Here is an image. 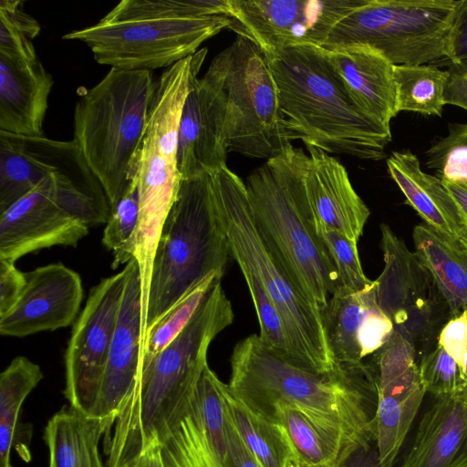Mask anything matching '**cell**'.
I'll return each mask as SVG.
<instances>
[{
  "mask_svg": "<svg viewBox=\"0 0 467 467\" xmlns=\"http://www.w3.org/2000/svg\"><path fill=\"white\" fill-rule=\"evenodd\" d=\"M230 365V392L255 410L265 413L275 403L284 402L343 431L361 448H371L378 401L372 367L317 374L284 359L255 334L235 344Z\"/></svg>",
  "mask_w": 467,
  "mask_h": 467,
  "instance_id": "6da1fadb",
  "label": "cell"
},
{
  "mask_svg": "<svg viewBox=\"0 0 467 467\" xmlns=\"http://www.w3.org/2000/svg\"><path fill=\"white\" fill-rule=\"evenodd\" d=\"M231 23L227 0H122L95 25L62 38L84 43L110 68L151 71L195 54Z\"/></svg>",
  "mask_w": 467,
  "mask_h": 467,
  "instance_id": "7a4b0ae2",
  "label": "cell"
},
{
  "mask_svg": "<svg viewBox=\"0 0 467 467\" xmlns=\"http://www.w3.org/2000/svg\"><path fill=\"white\" fill-rule=\"evenodd\" d=\"M295 140L327 153L361 160L386 157L390 128L365 115L335 75L322 47L301 46L266 56Z\"/></svg>",
  "mask_w": 467,
  "mask_h": 467,
  "instance_id": "3957f363",
  "label": "cell"
},
{
  "mask_svg": "<svg viewBox=\"0 0 467 467\" xmlns=\"http://www.w3.org/2000/svg\"><path fill=\"white\" fill-rule=\"evenodd\" d=\"M210 186L231 256L243 275L257 280L276 306L294 364L321 375L346 372L330 349L323 314L296 287L258 232L245 182L225 165L210 174Z\"/></svg>",
  "mask_w": 467,
  "mask_h": 467,
  "instance_id": "277c9868",
  "label": "cell"
},
{
  "mask_svg": "<svg viewBox=\"0 0 467 467\" xmlns=\"http://www.w3.org/2000/svg\"><path fill=\"white\" fill-rule=\"evenodd\" d=\"M308 154L293 145L246 178L255 224L296 287L323 316L339 288L334 265L306 221L302 203Z\"/></svg>",
  "mask_w": 467,
  "mask_h": 467,
  "instance_id": "5b68a950",
  "label": "cell"
},
{
  "mask_svg": "<svg viewBox=\"0 0 467 467\" xmlns=\"http://www.w3.org/2000/svg\"><path fill=\"white\" fill-rule=\"evenodd\" d=\"M157 81L149 70L110 68L90 88H79L74 138L112 209L136 175Z\"/></svg>",
  "mask_w": 467,
  "mask_h": 467,
  "instance_id": "8992f818",
  "label": "cell"
},
{
  "mask_svg": "<svg viewBox=\"0 0 467 467\" xmlns=\"http://www.w3.org/2000/svg\"><path fill=\"white\" fill-rule=\"evenodd\" d=\"M230 256L210 175L182 180L154 256L141 323L142 348L149 328L208 276H223Z\"/></svg>",
  "mask_w": 467,
  "mask_h": 467,
  "instance_id": "52a82bcc",
  "label": "cell"
},
{
  "mask_svg": "<svg viewBox=\"0 0 467 467\" xmlns=\"http://www.w3.org/2000/svg\"><path fill=\"white\" fill-rule=\"evenodd\" d=\"M206 54L203 47L177 62L156 84L136 166L139 220L134 244L142 275L151 273L162 227L182 183L178 165L180 121Z\"/></svg>",
  "mask_w": 467,
  "mask_h": 467,
  "instance_id": "ba28073f",
  "label": "cell"
},
{
  "mask_svg": "<svg viewBox=\"0 0 467 467\" xmlns=\"http://www.w3.org/2000/svg\"><path fill=\"white\" fill-rule=\"evenodd\" d=\"M110 207L85 159L53 172L0 213V259L53 246H77L89 228L106 223Z\"/></svg>",
  "mask_w": 467,
  "mask_h": 467,
  "instance_id": "9c48e42d",
  "label": "cell"
},
{
  "mask_svg": "<svg viewBox=\"0 0 467 467\" xmlns=\"http://www.w3.org/2000/svg\"><path fill=\"white\" fill-rule=\"evenodd\" d=\"M206 72L224 97L228 151L268 160L292 145L267 57L254 42L237 35Z\"/></svg>",
  "mask_w": 467,
  "mask_h": 467,
  "instance_id": "30bf717a",
  "label": "cell"
},
{
  "mask_svg": "<svg viewBox=\"0 0 467 467\" xmlns=\"http://www.w3.org/2000/svg\"><path fill=\"white\" fill-rule=\"evenodd\" d=\"M462 0H363L332 29L326 49L366 46L394 65L449 59Z\"/></svg>",
  "mask_w": 467,
  "mask_h": 467,
  "instance_id": "8fae6325",
  "label": "cell"
},
{
  "mask_svg": "<svg viewBox=\"0 0 467 467\" xmlns=\"http://www.w3.org/2000/svg\"><path fill=\"white\" fill-rule=\"evenodd\" d=\"M384 268L374 282L378 306L420 358L451 319L431 275L390 227L380 224Z\"/></svg>",
  "mask_w": 467,
  "mask_h": 467,
  "instance_id": "7c38bea8",
  "label": "cell"
},
{
  "mask_svg": "<svg viewBox=\"0 0 467 467\" xmlns=\"http://www.w3.org/2000/svg\"><path fill=\"white\" fill-rule=\"evenodd\" d=\"M363 0H227L230 29L265 54L301 46L322 47L334 26Z\"/></svg>",
  "mask_w": 467,
  "mask_h": 467,
  "instance_id": "4fadbf2b",
  "label": "cell"
},
{
  "mask_svg": "<svg viewBox=\"0 0 467 467\" xmlns=\"http://www.w3.org/2000/svg\"><path fill=\"white\" fill-rule=\"evenodd\" d=\"M126 271L103 278L89 291L65 352V396L70 406L91 415L116 327Z\"/></svg>",
  "mask_w": 467,
  "mask_h": 467,
  "instance_id": "5bb4252c",
  "label": "cell"
},
{
  "mask_svg": "<svg viewBox=\"0 0 467 467\" xmlns=\"http://www.w3.org/2000/svg\"><path fill=\"white\" fill-rule=\"evenodd\" d=\"M374 359L378 389L375 449L379 467H393L426 390L417 352L408 340L391 339Z\"/></svg>",
  "mask_w": 467,
  "mask_h": 467,
  "instance_id": "9a60e30c",
  "label": "cell"
},
{
  "mask_svg": "<svg viewBox=\"0 0 467 467\" xmlns=\"http://www.w3.org/2000/svg\"><path fill=\"white\" fill-rule=\"evenodd\" d=\"M197 386V385H196ZM165 467H233L222 393L196 388L160 439Z\"/></svg>",
  "mask_w": 467,
  "mask_h": 467,
  "instance_id": "2e32d148",
  "label": "cell"
},
{
  "mask_svg": "<svg viewBox=\"0 0 467 467\" xmlns=\"http://www.w3.org/2000/svg\"><path fill=\"white\" fill-rule=\"evenodd\" d=\"M26 285L14 307L0 317V334L24 337L71 325L83 298L80 275L62 263L26 273Z\"/></svg>",
  "mask_w": 467,
  "mask_h": 467,
  "instance_id": "e0dca14e",
  "label": "cell"
},
{
  "mask_svg": "<svg viewBox=\"0 0 467 467\" xmlns=\"http://www.w3.org/2000/svg\"><path fill=\"white\" fill-rule=\"evenodd\" d=\"M125 285L98 397L91 415L115 420L140 375L141 277L136 259L124 266Z\"/></svg>",
  "mask_w": 467,
  "mask_h": 467,
  "instance_id": "ac0fdd59",
  "label": "cell"
},
{
  "mask_svg": "<svg viewBox=\"0 0 467 467\" xmlns=\"http://www.w3.org/2000/svg\"><path fill=\"white\" fill-rule=\"evenodd\" d=\"M225 100L218 82L196 78L185 99L179 128L182 180L210 175L226 165Z\"/></svg>",
  "mask_w": 467,
  "mask_h": 467,
  "instance_id": "d6986e66",
  "label": "cell"
},
{
  "mask_svg": "<svg viewBox=\"0 0 467 467\" xmlns=\"http://www.w3.org/2000/svg\"><path fill=\"white\" fill-rule=\"evenodd\" d=\"M308 161L305 192L310 227L336 229L358 242L370 212L355 191L347 169L335 157L313 146H306Z\"/></svg>",
  "mask_w": 467,
  "mask_h": 467,
  "instance_id": "ffe728a7",
  "label": "cell"
},
{
  "mask_svg": "<svg viewBox=\"0 0 467 467\" xmlns=\"http://www.w3.org/2000/svg\"><path fill=\"white\" fill-rule=\"evenodd\" d=\"M83 159L73 140H56L0 130V213L51 173Z\"/></svg>",
  "mask_w": 467,
  "mask_h": 467,
  "instance_id": "44dd1931",
  "label": "cell"
},
{
  "mask_svg": "<svg viewBox=\"0 0 467 467\" xmlns=\"http://www.w3.org/2000/svg\"><path fill=\"white\" fill-rule=\"evenodd\" d=\"M322 49L354 104L377 123L390 128L398 114L394 64L366 46Z\"/></svg>",
  "mask_w": 467,
  "mask_h": 467,
  "instance_id": "7402d4cb",
  "label": "cell"
},
{
  "mask_svg": "<svg viewBox=\"0 0 467 467\" xmlns=\"http://www.w3.org/2000/svg\"><path fill=\"white\" fill-rule=\"evenodd\" d=\"M400 467H467V386L433 397Z\"/></svg>",
  "mask_w": 467,
  "mask_h": 467,
  "instance_id": "603a6c76",
  "label": "cell"
},
{
  "mask_svg": "<svg viewBox=\"0 0 467 467\" xmlns=\"http://www.w3.org/2000/svg\"><path fill=\"white\" fill-rule=\"evenodd\" d=\"M53 84L38 58L20 61L0 55V130L45 136L43 125Z\"/></svg>",
  "mask_w": 467,
  "mask_h": 467,
  "instance_id": "cb8c5ba5",
  "label": "cell"
},
{
  "mask_svg": "<svg viewBox=\"0 0 467 467\" xmlns=\"http://www.w3.org/2000/svg\"><path fill=\"white\" fill-rule=\"evenodd\" d=\"M388 171L418 213L424 224L451 244L465 237L457 205L438 176L425 172L410 150L393 151L387 158Z\"/></svg>",
  "mask_w": 467,
  "mask_h": 467,
  "instance_id": "d4e9b609",
  "label": "cell"
},
{
  "mask_svg": "<svg viewBox=\"0 0 467 467\" xmlns=\"http://www.w3.org/2000/svg\"><path fill=\"white\" fill-rule=\"evenodd\" d=\"M263 414L284 426L303 467H345L363 450L343 431L318 423L289 404L275 403Z\"/></svg>",
  "mask_w": 467,
  "mask_h": 467,
  "instance_id": "484cf974",
  "label": "cell"
},
{
  "mask_svg": "<svg viewBox=\"0 0 467 467\" xmlns=\"http://www.w3.org/2000/svg\"><path fill=\"white\" fill-rule=\"evenodd\" d=\"M112 425L70 406L57 412L45 428L48 467H104L99 444Z\"/></svg>",
  "mask_w": 467,
  "mask_h": 467,
  "instance_id": "4316f807",
  "label": "cell"
},
{
  "mask_svg": "<svg viewBox=\"0 0 467 467\" xmlns=\"http://www.w3.org/2000/svg\"><path fill=\"white\" fill-rule=\"evenodd\" d=\"M415 254L431 275L451 318L467 310V254L426 224L413 230Z\"/></svg>",
  "mask_w": 467,
  "mask_h": 467,
  "instance_id": "83f0119b",
  "label": "cell"
},
{
  "mask_svg": "<svg viewBox=\"0 0 467 467\" xmlns=\"http://www.w3.org/2000/svg\"><path fill=\"white\" fill-rule=\"evenodd\" d=\"M223 400L244 443L264 467H303L283 425L234 396L227 384Z\"/></svg>",
  "mask_w": 467,
  "mask_h": 467,
  "instance_id": "f1b7e54d",
  "label": "cell"
},
{
  "mask_svg": "<svg viewBox=\"0 0 467 467\" xmlns=\"http://www.w3.org/2000/svg\"><path fill=\"white\" fill-rule=\"evenodd\" d=\"M374 282L359 292L339 287L329 298L324 320L330 349L338 366L362 368L358 334L369 306L375 302Z\"/></svg>",
  "mask_w": 467,
  "mask_h": 467,
  "instance_id": "f546056e",
  "label": "cell"
},
{
  "mask_svg": "<svg viewBox=\"0 0 467 467\" xmlns=\"http://www.w3.org/2000/svg\"><path fill=\"white\" fill-rule=\"evenodd\" d=\"M44 378L40 367L24 356H17L0 375V467H9L10 453L17 435L24 437L19 416L26 397Z\"/></svg>",
  "mask_w": 467,
  "mask_h": 467,
  "instance_id": "4dcf8cb0",
  "label": "cell"
},
{
  "mask_svg": "<svg viewBox=\"0 0 467 467\" xmlns=\"http://www.w3.org/2000/svg\"><path fill=\"white\" fill-rule=\"evenodd\" d=\"M450 73L432 64L394 65L396 110L441 117Z\"/></svg>",
  "mask_w": 467,
  "mask_h": 467,
  "instance_id": "1f68e13d",
  "label": "cell"
},
{
  "mask_svg": "<svg viewBox=\"0 0 467 467\" xmlns=\"http://www.w3.org/2000/svg\"><path fill=\"white\" fill-rule=\"evenodd\" d=\"M222 277V275L217 274L208 276L149 328L143 342L140 372L187 326L213 283Z\"/></svg>",
  "mask_w": 467,
  "mask_h": 467,
  "instance_id": "d6a6232c",
  "label": "cell"
},
{
  "mask_svg": "<svg viewBox=\"0 0 467 467\" xmlns=\"http://www.w3.org/2000/svg\"><path fill=\"white\" fill-rule=\"evenodd\" d=\"M139 220V191L136 175L128 190L110 209L102 243L113 253L112 268L135 259L134 238Z\"/></svg>",
  "mask_w": 467,
  "mask_h": 467,
  "instance_id": "836d02e7",
  "label": "cell"
},
{
  "mask_svg": "<svg viewBox=\"0 0 467 467\" xmlns=\"http://www.w3.org/2000/svg\"><path fill=\"white\" fill-rule=\"evenodd\" d=\"M40 30L38 22L24 10L22 1L0 2V55L20 61L37 59L32 41Z\"/></svg>",
  "mask_w": 467,
  "mask_h": 467,
  "instance_id": "e575fe53",
  "label": "cell"
},
{
  "mask_svg": "<svg viewBox=\"0 0 467 467\" xmlns=\"http://www.w3.org/2000/svg\"><path fill=\"white\" fill-rule=\"evenodd\" d=\"M330 257L337 271L339 287L359 292L372 285L362 268L358 242L343 233L321 225L310 227Z\"/></svg>",
  "mask_w": 467,
  "mask_h": 467,
  "instance_id": "d590c367",
  "label": "cell"
},
{
  "mask_svg": "<svg viewBox=\"0 0 467 467\" xmlns=\"http://www.w3.org/2000/svg\"><path fill=\"white\" fill-rule=\"evenodd\" d=\"M426 166L443 181L467 182V123H450L448 134L426 151Z\"/></svg>",
  "mask_w": 467,
  "mask_h": 467,
  "instance_id": "8d00e7d4",
  "label": "cell"
},
{
  "mask_svg": "<svg viewBox=\"0 0 467 467\" xmlns=\"http://www.w3.org/2000/svg\"><path fill=\"white\" fill-rule=\"evenodd\" d=\"M419 370L426 393L452 394L467 386L459 364L438 343L420 360Z\"/></svg>",
  "mask_w": 467,
  "mask_h": 467,
  "instance_id": "74e56055",
  "label": "cell"
},
{
  "mask_svg": "<svg viewBox=\"0 0 467 467\" xmlns=\"http://www.w3.org/2000/svg\"><path fill=\"white\" fill-rule=\"evenodd\" d=\"M394 331L391 320L375 302L369 306L358 334L362 358L377 352L389 340Z\"/></svg>",
  "mask_w": 467,
  "mask_h": 467,
  "instance_id": "f35d334b",
  "label": "cell"
},
{
  "mask_svg": "<svg viewBox=\"0 0 467 467\" xmlns=\"http://www.w3.org/2000/svg\"><path fill=\"white\" fill-rule=\"evenodd\" d=\"M26 285V273L21 272L15 262L0 259V317L14 307Z\"/></svg>",
  "mask_w": 467,
  "mask_h": 467,
  "instance_id": "ab89813d",
  "label": "cell"
},
{
  "mask_svg": "<svg viewBox=\"0 0 467 467\" xmlns=\"http://www.w3.org/2000/svg\"><path fill=\"white\" fill-rule=\"evenodd\" d=\"M467 310L448 320L438 335V344L459 364H462L466 339Z\"/></svg>",
  "mask_w": 467,
  "mask_h": 467,
  "instance_id": "60d3db41",
  "label": "cell"
},
{
  "mask_svg": "<svg viewBox=\"0 0 467 467\" xmlns=\"http://www.w3.org/2000/svg\"><path fill=\"white\" fill-rule=\"evenodd\" d=\"M224 389V388H223ZM224 403V400H223ZM225 428L228 451L233 467H264L248 449L239 434L225 405Z\"/></svg>",
  "mask_w": 467,
  "mask_h": 467,
  "instance_id": "b9f144b4",
  "label": "cell"
},
{
  "mask_svg": "<svg viewBox=\"0 0 467 467\" xmlns=\"http://www.w3.org/2000/svg\"><path fill=\"white\" fill-rule=\"evenodd\" d=\"M448 60L451 65L467 64V0H462L454 21Z\"/></svg>",
  "mask_w": 467,
  "mask_h": 467,
  "instance_id": "7bdbcfd3",
  "label": "cell"
},
{
  "mask_svg": "<svg viewBox=\"0 0 467 467\" xmlns=\"http://www.w3.org/2000/svg\"><path fill=\"white\" fill-rule=\"evenodd\" d=\"M449 81L445 91L446 105H454L467 110V64L451 65L448 70Z\"/></svg>",
  "mask_w": 467,
  "mask_h": 467,
  "instance_id": "ee69618b",
  "label": "cell"
},
{
  "mask_svg": "<svg viewBox=\"0 0 467 467\" xmlns=\"http://www.w3.org/2000/svg\"><path fill=\"white\" fill-rule=\"evenodd\" d=\"M442 182L457 205L464 229L463 239H467V182L443 180Z\"/></svg>",
  "mask_w": 467,
  "mask_h": 467,
  "instance_id": "f6af8a7d",
  "label": "cell"
},
{
  "mask_svg": "<svg viewBox=\"0 0 467 467\" xmlns=\"http://www.w3.org/2000/svg\"><path fill=\"white\" fill-rule=\"evenodd\" d=\"M130 467H165L159 441L146 448Z\"/></svg>",
  "mask_w": 467,
  "mask_h": 467,
  "instance_id": "bcb514c9",
  "label": "cell"
},
{
  "mask_svg": "<svg viewBox=\"0 0 467 467\" xmlns=\"http://www.w3.org/2000/svg\"><path fill=\"white\" fill-rule=\"evenodd\" d=\"M345 467H379L376 449L359 450Z\"/></svg>",
  "mask_w": 467,
  "mask_h": 467,
  "instance_id": "7dc6e473",
  "label": "cell"
},
{
  "mask_svg": "<svg viewBox=\"0 0 467 467\" xmlns=\"http://www.w3.org/2000/svg\"><path fill=\"white\" fill-rule=\"evenodd\" d=\"M461 370L462 377L467 383V326H466V339H465V345H464V352H463V358H462V364L461 366Z\"/></svg>",
  "mask_w": 467,
  "mask_h": 467,
  "instance_id": "c3c4849f",
  "label": "cell"
},
{
  "mask_svg": "<svg viewBox=\"0 0 467 467\" xmlns=\"http://www.w3.org/2000/svg\"><path fill=\"white\" fill-rule=\"evenodd\" d=\"M460 244L462 250L467 254V239H462Z\"/></svg>",
  "mask_w": 467,
  "mask_h": 467,
  "instance_id": "681fc988",
  "label": "cell"
},
{
  "mask_svg": "<svg viewBox=\"0 0 467 467\" xmlns=\"http://www.w3.org/2000/svg\"><path fill=\"white\" fill-rule=\"evenodd\" d=\"M9 467H12V465H10Z\"/></svg>",
  "mask_w": 467,
  "mask_h": 467,
  "instance_id": "f907efd6",
  "label": "cell"
}]
</instances>
